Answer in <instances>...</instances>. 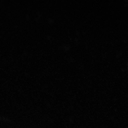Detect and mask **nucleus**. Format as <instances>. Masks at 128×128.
<instances>
[]
</instances>
